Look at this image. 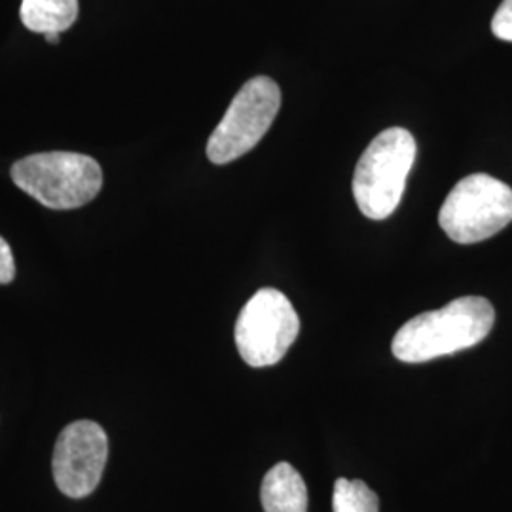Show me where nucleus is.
<instances>
[{
    "label": "nucleus",
    "mask_w": 512,
    "mask_h": 512,
    "mask_svg": "<svg viewBox=\"0 0 512 512\" xmlns=\"http://www.w3.org/2000/svg\"><path fill=\"white\" fill-rule=\"evenodd\" d=\"M44 37H46V40H48L50 44H59L61 35H59V33H48V35H44Z\"/></svg>",
    "instance_id": "13"
},
{
    "label": "nucleus",
    "mask_w": 512,
    "mask_h": 512,
    "mask_svg": "<svg viewBox=\"0 0 512 512\" xmlns=\"http://www.w3.org/2000/svg\"><path fill=\"white\" fill-rule=\"evenodd\" d=\"M332 511L334 512H378L380 501L363 480L338 478L334 482L332 494Z\"/></svg>",
    "instance_id": "10"
},
{
    "label": "nucleus",
    "mask_w": 512,
    "mask_h": 512,
    "mask_svg": "<svg viewBox=\"0 0 512 512\" xmlns=\"http://www.w3.org/2000/svg\"><path fill=\"white\" fill-rule=\"evenodd\" d=\"M78 0H21V23L38 35L65 33L78 19Z\"/></svg>",
    "instance_id": "9"
},
{
    "label": "nucleus",
    "mask_w": 512,
    "mask_h": 512,
    "mask_svg": "<svg viewBox=\"0 0 512 512\" xmlns=\"http://www.w3.org/2000/svg\"><path fill=\"white\" fill-rule=\"evenodd\" d=\"M494 321L490 300L463 296L406 321L397 330L391 349L403 363H427L480 344L494 329Z\"/></svg>",
    "instance_id": "1"
},
{
    "label": "nucleus",
    "mask_w": 512,
    "mask_h": 512,
    "mask_svg": "<svg viewBox=\"0 0 512 512\" xmlns=\"http://www.w3.org/2000/svg\"><path fill=\"white\" fill-rule=\"evenodd\" d=\"M416 152L404 128L385 129L366 147L353 175V196L366 219H387L399 207Z\"/></svg>",
    "instance_id": "2"
},
{
    "label": "nucleus",
    "mask_w": 512,
    "mask_h": 512,
    "mask_svg": "<svg viewBox=\"0 0 512 512\" xmlns=\"http://www.w3.org/2000/svg\"><path fill=\"white\" fill-rule=\"evenodd\" d=\"M492 31L495 37L512 42V0H503L492 19Z\"/></svg>",
    "instance_id": "11"
},
{
    "label": "nucleus",
    "mask_w": 512,
    "mask_h": 512,
    "mask_svg": "<svg viewBox=\"0 0 512 512\" xmlns=\"http://www.w3.org/2000/svg\"><path fill=\"white\" fill-rule=\"evenodd\" d=\"M109 456L105 429L95 421H74L55 442L54 480L57 488L73 499L95 492Z\"/></svg>",
    "instance_id": "7"
},
{
    "label": "nucleus",
    "mask_w": 512,
    "mask_h": 512,
    "mask_svg": "<svg viewBox=\"0 0 512 512\" xmlns=\"http://www.w3.org/2000/svg\"><path fill=\"white\" fill-rule=\"evenodd\" d=\"M281 90L272 78L255 76L239 90L207 143V158L224 165L251 152L272 128Z\"/></svg>",
    "instance_id": "5"
},
{
    "label": "nucleus",
    "mask_w": 512,
    "mask_h": 512,
    "mask_svg": "<svg viewBox=\"0 0 512 512\" xmlns=\"http://www.w3.org/2000/svg\"><path fill=\"white\" fill-rule=\"evenodd\" d=\"M14 277H16V262H14L12 249L6 243V239L0 236V285L14 281Z\"/></svg>",
    "instance_id": "12"
},
{
    "label": "nucleus",
    "mask_w": 512,
    "mask_h": 512,
    "mask_svg": "<svg viewBox=\"0 0 512 512\" xmlns=\"http://www.w3.org/2000/svg\"><path fill=\"white\" fill-rule=\"evenodd\" d=\"M439 222L446 236L461 245L492 238L512 222V188L486 173L469 175L442 203Z\"/></svg>",
    "instance_id": "4"
},
{
    "label": "nucleus",
    "mask_w": 512,
    "mask_h": 512,
    "mask_svg": "<svg viewBox=\"0 0 512 512\" xmlns=\"http://www.w3.org/2000/svg\"><path fill=\"white\" fill-rule=\"evenodd\" d=\"M12 181L44 207L69 211L95 200L103 186V171L86 154L42 152L16 162Z\"/></svg>",
    "instance_id": "3"
},
{
    "label": "nucleus",
    "mask_w": 512,
    "mask_h": 512,
    "mask_svg": "<svg viewBox=\"0 0 512 512\" xmlns=\"http://www.w3.org/2000/svg\"><path fill=\"white\" fill-rule=\"evenodd\" d=\"M260 499L264 512H308V488L291 463H277L264 480Z\"/></svg>",
    "instance_id": "8"
},
{
    "label": "nucleus",
    "mask_w": 512,
    "mask_h": 512,
    "mask_svg": "<svg viewBox=\"0 0 512 512\" xmlns=\"http://www.w3.org/2000/svg\"><path fill=\"white\" fill-rule=\"evenodd\" d=\"M298 330L300 319L291 300L277 289H260L239 313V355L253 368L277 365L293 346Z\"/></svg>",
    "instance_id": "6"
}]
</instances>
